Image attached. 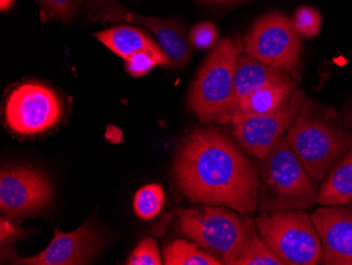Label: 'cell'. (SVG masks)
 <instances>
[{
  "label": "cell",
  "instance_id": "obj_1",
  "mask_svg": "<svg viewBox=\"0 0 352 265\" xmlns=\"http://www.w3.org/2000/svg\"><path fill=\"white\" fill-rule=\"evenodd\" d=\"M174 181L195 204L225 206L242 213L258 207V168L215 128L191 132L176 151Z\"/></svg>",
  "mask_w": 352,
  "mask_h": 265
},
{
  "label": "cell",
  "instance_id": "obj_2",
  "mask_svg": "<svg viewBox=\"0 0 352 265\" xmlns=\"http://www.w3.org/2000/svg\"><path fill=\"white\" fill-rule=\"evenodd\" d=\"M286 138L316 182L323 181L336 162L352 147V134L339 124L337 112L307 100Z\"/></svg>",
  "mask_w": 352,
  "mask_h": 265
},
{
  "label": "cell",
  "instance_id": "obj_3",
  "mask_svg": "<svg viewBox=\"0 0 352 265\" xmlns=\"http://www.w3.org/2000/svg\"><path fill=\"white\" fill-rule=\"evenodd\" d=\"M175 229L221 261L235 265L246 252L258 229L250 213L225 206L201 205L176 211Z\"/></svg>",
  "mask_w": 352,
  "mask_h": 265
},
{
  "label": "cell",
  "instance_id": "obj_4",
  "mask_svg": "<svg viewBox=\"0 0 352 265\" xmlns=\"http://www.w3.org/2000/svg\"><path fill=\"white\" fill-rule=\"evenodd\" d=\"M258 173V211H305L316 204V181L292 151L286 136L261 160Z\"/></svg>",
  "mask_w": 352,
  "mask_h": 265
},
{
  "label": "cell",
  "instance_id": "obj_5",
  "mask_svg": "<svg viewBox=\"0 0 352 265\" xmlns=\"http://www.w3.org/2000/svg\"><path fill=\"white\" fill-rule=\"evenodd\" d=\"M244 51L239 36L223 39L206 59L190 88L188 106L203 120H217L232 98L236 59Z\"/></svg>",
  "mask_w": 352,
  "mask_h": 265
},
{
  "label": "cell",
  "instance_id": "obj_6",
  "mask_svg": "<svg viewBox=\"0 0 352 265\" xmlns=\"http://www.w3.org/2000/svg\"><path fill=\"white\" fill-rule=\"evenodd\" d=\"M258 235L285 265H316L322 243L311 217L302 209L260 211L255 219Z\"/></svg>",
  "mask_w": 352,
  "mask_h": 265
},
{
  "label": "cell",
  "instance_id": "obj_7",
  "mask_svg": "<svg viewBox=\"0 0 352 265\" xmlns=\"http://www.w3.org/2000/svg\"><path fill=\"white\" fill-rule=\"evenodd\" d=\"M246 54L300 82L302 41L286 14L272 12L253 23L243 39Z\"/></svg>",
  "mask_w": 352,
  "mask_h": 265
},
{
  "label": "cell",
  "instance_id": "obj_8",
  "mask_svg": "<svg viewBox=\"0 0 352 265\" xmlns=\"http://www.w3.org/2000/svg\"><path fill=\"white\" fill-rule=\"evenodd\" d=\"M63 114V100L58 94L41 83L19 85L6 100V124L13 134L25 138L41 136L52 129Z\"/></svg>",
  "mask_w": 352,
  "mask_h": 265
},
{
  "label": "cell",
  "instance_id": "obj_9",
  "mask_svg": "<svg viewBox=\"0 0 352 265\" xmlns=\"http://www.w3.org/2000/svg\"><path fill=\"white\" fill-rule=\"evenodd\" d=\"M89 19L96 21H124L145 25L158 39L169 59L170 69H182L189 64L191 43L186 29L173 19L142 17L122 7L118 0H85L82 3Z\"/></svg>",
  "mask_w": 352,
  "mask_h": 265
},
{
  "label": "cell",
  "instance_id": "obj_10",
  "mask_svg": "<svg viewBox=\"0 0 352 265\" xmlns=\"http://www.w3.org/2000/svg\"><path fill=\"white\" fill-rule=\"evenodd\" d=\"M51 181L43 171L28 166H7L0 175V209L12 219H23L52 203Z\"/></svg>",
  "mask_w": 352,
  "mask_h": 265
},
{
  "label": "cell",
  "instance_id": "obj_11",
  "mask_svg": "<svg viewBox=\"0 0 352 265\" xmlns=\"http://www.w3.org/2000/svg\"><path fill=\"white\" fill-rule=\"evenodd\" d=\"M305 102V92L298 89L276 112L233 120V134L247 153L258 160L264 159L288 131Z\"/></svg>",
  "mask_w": 352,
  "mask_h": 265
},
{
  "label": "cell",
  "instance_id": "obj_12",
  "mask_svg": "<svg viewBox=\"0 0 352 265\" xmlns=\"http://www.w3.org/2000/svg\"><path fill=\"white\" fill-rule=\"evenodd\" d=\"M310 217L321 239L318 264L352 265V205L320 207Z\"/></svg>",
  "mask_w": 352,
  "mask_h": 265
},
{
  "label": "cell",
  "instance_id": "obj_13",
  "mask_svg": "<svg viewBox=\"0 0 352 265\" xmlns=\"http://www.w3.org/2000/svg\"><path fill=\"white\" fill-rule=\"evenodd\" d=\"M100 248V240L90 222L72 233L54 229L50 244L41 254L29 258H13L14 264L82 265L89 264Z\"/></svg>",
  "mask_w": 352,
  "mask_h": 265
},
{
  "label": "cell",
  "instance_id": "obj_14",
  "mask_svg": "<svg viewBox=\"0 0 352 265\" xmlns=\"http://www.w3.org/2000/svg\"><path fill=\"white\" fill-rule=\"evenodd\" d=\"M292 78L294 77L288 73L272 68L254 57L242 53L235 63L232 98L219 123L226 124L229 114L236 106L237 103L256 89L270 83L287 82Z\"/></svg>",
  "mask_w": 352,
  "mask_h": 265
},
{
  "label": "cell",
  "instance_id": "obj_15",
  "mask_svg": "<svg viewBox=\"0 0 352 265\" xmlns=\"http://www.w3.org/2000/svg\"><path fill=\"white\" fill-rule=\"evenodd\" d=\"M300 82L296 78L287 82L270 83L253 91L237 103L227 118L226 124L237 118L263 116L276 112L292 98Z\"/></svg>",
  "mask_w": 352,
  "mask_h": 265
},
{
  "label": "cell",
  "instance_id": "obj_16",
  "mask_svg": "<svg viewBox=\"0 0 352 265\" xmlns=\"http://www.w3.org/2000/svg\"><path fill=\"white\" fill-rule=\"evenodd\" d=\"M352 203V147L338 160L316 195V204L346 206Z\"/></svg>",
  "mask_w": 352,
  "mask_h": 265
},
{
  "label": "cell",
  "instance_id": "obj_17",
  "mask_svg": "<svg viewBox=\"0 0 352 265\" xmlns=\"http://www.w3.org/2000/svg\"><path fill=\"white\" fill-rule=\"evenodd\" d=\"M94 36L124 61H128L140 51L162 49L161 45L148 36L147 33L130 25L111 28L102 32L95 33Z\"/></svg>",
  "mask_w": 352,
  "mask_h": 265
},
{
  "label": "cell",
  "instance_id": "obj_18",
  "mask_svg": "<svg viewBox=\"0 0 352 265\" xmlns=\"http://www.w3.org/2000/svg\"><path fill=\"white\" fill-rule=\"evenodd\" d=\"M163 255L166 265H221V261L205 248L184 239L168 244Z\"/></svg>",
  "mask_w": 352,
  "mask_h": 265
},
{
  "label": "cell",
  "instance_id": "obj_19",
  "mask_svg": "<svg viewBox=\"0 0 352 265\" xmlns=\"http://www.w3.org/2000/svg\"><path fill=\"white\" fill-rule=\"evenodd\" d=\"M165 203V193L158 184L144 186L133 200V209L138 217L142 220H151L161 213Z\"/></svg>",
  "mask_w": 352,
  "mask_h": 265
},
{
  "label": "cell",
  "instance_id": "obj_20",
  "mask_svg": "<svg viewBox=\"0 0 352 265\" xmlns=\"http://www.w3.org/2000/svg\"><path fill=\"white\" fill-rule=\"evenodd\" d=\"M156 66L169 67V59L163 49L140 51L126 61V72L135 77L148 74Z\"/></svg>",
  "mask_w": 352,
  "mask_h": 265
},
{
  "label": "cell",
  "instance_id": "obj_21",
  "mask_svg": "<svg viewBox=\"0 0 352 265\" xmlns=\"http://www.w3.org/2000/svg\"><path fill=\"white\" fill-rule=\"evenodd\" d=\"M235 265H285L276 253L263 240L260 235H255L246 252L236 261Z\"/></svg>",
  "mask_w": 352,
  "mask_h": 265
},
{
  "label": "cell",
  "instance_id": "obj_22",
  "mask_svg": "<svg viewBox=\"0 0 352 265\" xmlns=\"http://www.w3.org/2000/svg\"><path fill=\"white\" fill-rule=\"evenodd\" d=\"M292 23L298 34L314 39L321 33V13L309 6H302L294 13Z\"/></svg>",
  "mask_w": 352,
  "mask_h": 265
},
{
  "label": "cell",
  "instance_id": "obj_23",
  "mask_svg": "<svg viewBox=\"0 0 352 265\" xmlns=\"http://www.w3.org/2000/svg\"><path fill=\"white\" fill-rule=\"evenodd\" d=\"M163 263L155 240L151 237H146L134 248L126 264L162 265Z\"/></svg>",
  "mask_w": 352,
  "mask_h": 265
},
{
  "label": "cell",
  "instance_id": "obj_24",
  "mask_svg": "<svg viewBox=\"0 0 352 265\" xmlns=\"http://www.w3.org/2000/svg\"><path fill=\"white\" fill-rule=\"evenodd\" d=\"M189 41L192 47L199 50L213 48L219 41V30L209 21L197 23L190 31Z\"/></svg>",
  "mask_w": 352,
  "mask_h": 265
},
{
  "label": "cell",
  "instance_id": "obj_25",
  "mask_svg": "<svg viewBox=\"0 0 352 265\" xmlns=\"http://www.w3.org/2000/svg\"><path fill=\"white\" fill-rule=\"evenodd\" d=\"M41 3L51 17L69 21L76 15L84 0H41Z\"/></svg>",
  "mask_w": 352,
  "mask_h": 265
},
{
  "label": "cell",
  "instance_id": "obj_26",
  "mask_svg": "<svg viewBox=\"0 0 352 265\" xmlns=\"http://www.w3.org/2000/svg\"><path fill=\"white\" fill-rule=\"evenodd\" d=\"M21 229L16 227L15 224L3 219L1 220V246H5L6 243L15 240L21 233Z\"/></svg>",
  "mask_w": 352,
  "mask_h": 265
},
{
  "label": "cell",
  "instance_id": "obj_27",
  "mask_svg": "<svg viewBox=\"0 0 352 265\" xmlns=\"http://www.w3.org/2000/svg\"><path fill=\"white\" fill-rule=\"evenodd\" d=\"M237 0H199V3L201 5H217V3H232Z\"/></svg>",
  "mask_w": 352,
  "mask_h": 265
},
{
  "label": "cell",
  "instance_id": "obj_28",
  "mask_svg": "<svg viewBox=\"0 0 352 265\" xmlns=\"http://www.w3.org/2000/svg\"><path fill=\"white\" fill-rule=\"evenodd\" d=\"M15 0H0V9L1 11H6L13 5Z\"/></svg>",
  "mask_w": 352,
  "mask_h": 265
}]
</instances>
